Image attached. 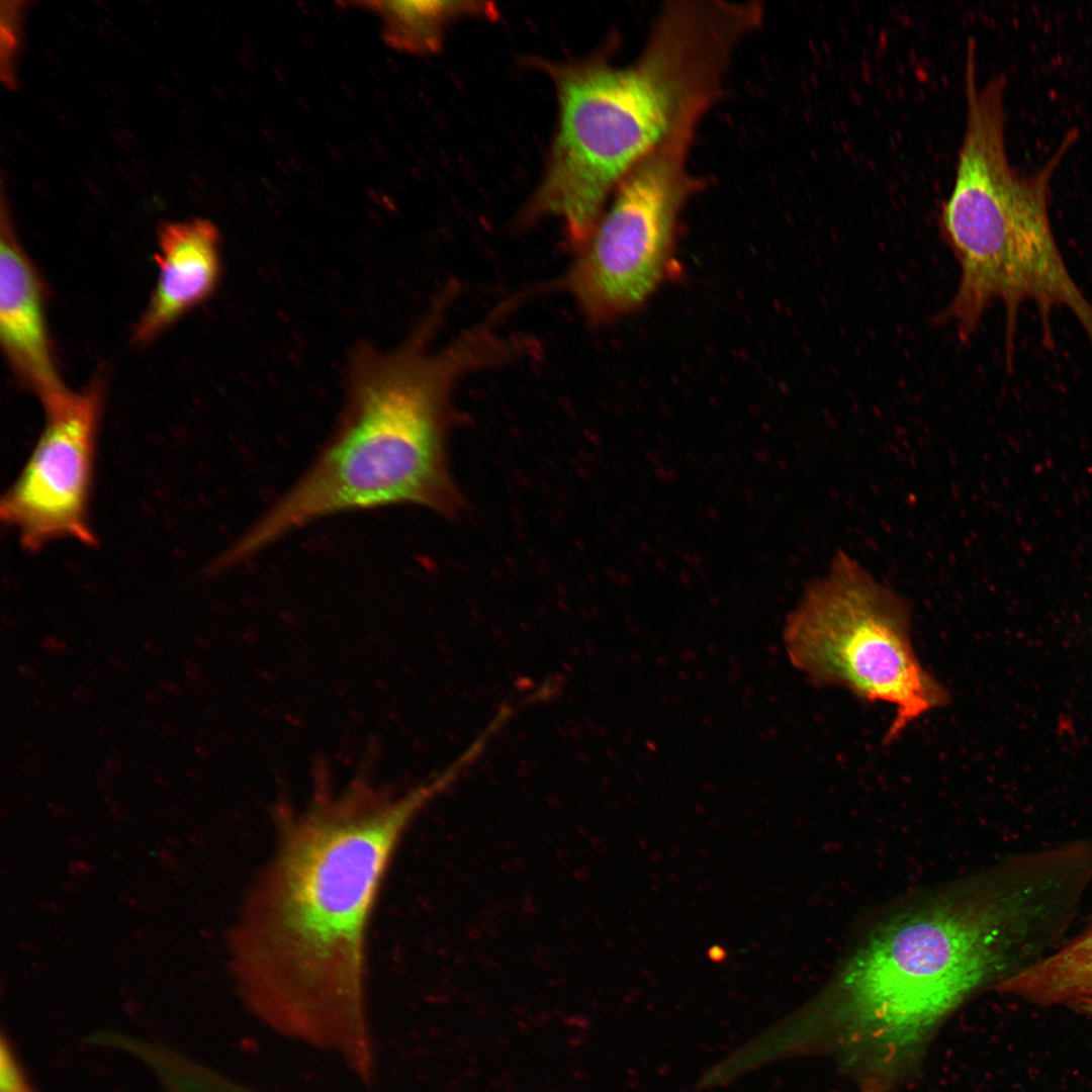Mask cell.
<instances>
[{"label":"cell","mask_w":1092,"mask_h":1092,"mask_svg":"<svg viewBox=\"0 0 1092 1092\" xmlns=\"http://www.w3.org/2000/svg\"><path fill=\"white\" fill-rule=\"evenodd\" d=\"M110 753H111V757H113V758H115V759H117L119 761L124 760L126 758V753L122 749H120L118 747H112Z\"/></svg>","instance_id":"28"},{"label":"cell","mask_w":1092,"mask_h":1092,"mask_svg":"<svg viewBox=\"0 0 1092 1092\" xmlns=\"http://www.w3.org/2000/svg\"><path fill=\"white\" fill-rule=\"evenodd\" d=\"M1085 899L1056 847L1004 858L876 925L833 981V1019L876 1061L911 1055L959 1004L1059 947Z\"/></svg>","instance_id":"2"},{"label":"cell","mask_w":1092,"mask_h":1092,"mask_svg":"<svg viewBox=\"0 0 1092 1092\" xmlns=\"http://www.w3.org/2000/svg\"><path fill=\"white\" fill-rule=\"evenodd\" d=\"M33 702L37 707H39L42 710L55 711L54 705L49 700H47L46 698H42V697H39V696L33 697Z\"/></svg>","instance_id":"24"},{"label":"cell","mask_w":1092,"mask_h":1092,"mask_svg":"<svg viewBox=\"0 0 1092 1092\" xmlns=\"http://www.w3.org/2000/svg\"><path fill=\"white\" fill-rule=\"evenodd\" d=\"M149 769L156 777H159V776L162 775V771H161L160 767L155 765V764L150 765Z\"/></svg>","instance_id":"36"},{"label":"cell","mask_w":1092,"mask_h":1092,"mask_svg":"<svg viewBox=\"0 0 1092 1092\" xmlns=\"http://www.w3.org/2000/svg\"><path fill=\"white\" fill-rule=\"evenodd\" d=\"M144 647L152 655H158L161 653L160 646L154 640L146 639L144 642Z\"/></svg>","instance_id":"25"},{"label":"cell","mask_w":1092,"mask_h":1092,"mask_svg":"<svg viewBox=\"0 0 1092 1092\" xmlns=\"http://www.w3.org/2000/svg\"><path fill=\"white\" fill-rule=\"evenodd\" d=\"M185 674H186V675H187V676H188L189 678H191V679H193V680H197V679H198V671H197V668H185Z\"/></svg>","instance_id":"30"},{"label":"cell","mask_w":1092,"mask_h":1092,"mask_svg":"<svg viewBox=\"0 0 1092 1092\" xmlns=\"http://www.w3.org/2000/svg\"><path fill=\"white\" fill-rule=\"evenodd\" d=\"M39 645L48 652L53 654H59L67 651L68 645L65 641L53 636H46L39 639Z\"/></svg>","instance_id":"14"},{"label":"cell","mask_w":1092,"mask_h":1092,"mask_svg":"<svg viewBox=\"0 0 1092 1092\" xmlns=\"http://www.w3.org/2000/svg\"><path fill=\"white\" fill-rule=\"evenodd\" d=\"M700 122H680L627 173L570 265L551 283L590 324L637 310L671 274L680 214L707 185L689 169Z\"/></svg>","instance_id":"6"},{"label":"cell","mask_w":1092,"mask_h":1092,"mask_svg":"<svg viewBox=\"0 0 1092 1092\" xmlns=\"http://www.w3.org/2000/svg\"><path fill=\"white\" fill-rule=\"evenodd\" d=\"M444 314L435 304L401 347L357 353L338 426L305 472L224 552L231 565L337 514L398 505L450 518L461 512L446 452L453 392L469 373L516 360L519 348L487 313L433 349Z\"/></svg>","instance_id":"3"},{"label":"cell","mask_w":1092,"mask_h":1092,"mask_svg":"<svg viewBox=\"0 0 1092 1092\" xmlns=\"http://www.w3.org/2000/svg\"><path fill=\"white\" fill-rule=\"evenodd\" d=\"M158 277L133 339L146 343L206 300L220 276L219 234L207 219L167 222L158 234Z\"/></svg>","instance_id":"9"},{"label":"cell","mask_w":1092,"mask_h":1092,"mask_svg":"<svg viewBox=\"0 0 1092 1092\" xmlns=\"http://www.w3.org/2000/svg\"><path fill=\"white\" fill-rule=\"evenodd\" d=\"M560 117L542 185L526 219L558 218L574 249L589 237L627 173L687 117L719 96L702 40L670 20L652 23L639 56L554 67Z\"/></svg>","instance_id":"4"},{"label":"cell","mask_w":1092,"mask_h":1092,"mask_svg":"<svg viewBox=\"0 0 1092 1092\" xmlns=\"http://www.w3.org/2000/svg\"><path fill=\"white\" fill-rule=\"evenodd\" d=\"M140 724L143 727L156 728L158 726V722H157L155 716L153 714H150V713H145L142 716V718L140 720Z\"/></svg>","instance_id":"21"},{"label":"cell","mask_w":1092,"mask_h":1092,"mask_svg":"<svg viewBox=\"0 0 1092 1092\" xmlns=\"http://www.w3.org/2000/svg\"><path fill=\"white\" fill-rule=\"evenodd\" d=\"M1072 1006L1074 1008H1077L1078 1010L1083 1011L1086 1014L1092 1016V997H1088V998H1085L1083 1000H1080V1001L1076 1002L1075 1004H1073Z\"/></svg>","instance_id":"18"},{"label":"cell","mask_w":1092,"mask_h":1092,"mask_svg":"<svg viewBox=\"0 0 1092 1092\" xmlns=\"http://www.w3.org/2000/svg\"><path fill=\"white\" fill-rule=\"evenodd\" d=\"M108 661L116 669L124 670L128 667L127 662L118 655L109 656Z\"/></svg>","instance_id":"20"},{"label":"cell","mask_w":1092,"mask_h":1092,"mask_svg":"<svg viewBox=\"0 0 1092 1092\" xmlns=\"http://www.w3.org/2000/svg\"><path fill=\"white\" fill-rule=\"evenodd\" d=\"M183 662H184L185 668H197L196 661L191 659V658H186V659H184Z\"/></svg>","instance_id":"33"},{"label":"cell","mask_w":1092,"mask_h":1092,"mask_svg":"<svg viewBox=\"0 0 1092 1092\" xmlns=\"http://www.w3.org/2000/svg\"><path fill=\"white\" fill-rule=\"evenodd\" d=\"M104 767L110 774H118L122 769V764L121 761L113 757H109L105 760Z\"/></svg>","instance_id":"17"},{"label":"cell","mask_w":1092,"mask_h":1092,"mask_svg":"<svg viewBox=\"0 0 1092 1092\" xmlns=\"http://www.w3.org/2000/svg\"><path fill=\"white\" fill-rule=\"evenodd\" d=\"M91 725H92V727H93V728H94V729H95V730H96V731H97L98 733H100V734H101V735H103L104 737H110V736H111V731H110V730H109V728H108V727H107V726H106V725H105L104 723H102L101 721H99V720H93V721L91 722Z\"/></svg>","instance_id":"22"},{"label":"cell","mask_w":1092,"mask_h":1092,"mask_svg":"<svg viewBox=\"0 0 1092 1092\" xmlns=\"http://www.w3.org/2000/svg\"><path fill=\"white\" fill-rule=\"evenodd\" d=\"M158 686L162 690L168 692L169 694H171L173 696L180 697V696H183V694H184V688L182 686H180L179 684L172 681L171 679L160 678V679H158Z\"/></svg>","instance_id":"15"},{"label":"cell","mask_w":1092,"mask_h":1092,"mask_svg":"<svg viewBox=\"0 0 1092 1092\" xmlns=\"http://www.w3.org/2000/svg\"><path fill=\"white\" fill-rule=\"evenodd\" d=\"M162 728L167 734H170V735L174 734V733H176L178 731L177 724L174 721H171V720L165 721L162 724Z\"/></svg>","instance_id":"26"},{"label":"cell","mask_w":1092,"mask_h":1092,"mask_svg":"<svg viewBox=\"0 0 1092 1092\" xmlns=\"http://www.w3.org/2000/svg\"><path fill=\"white\" fill-rule=\"evenodd\" d=\"M911 609L843 551L811 580L783 630L791 663L816 687H839L868 702L892 704L885 742L943 707L948 693L920 663Z\"/></svg>","instance_id":"5"},{"label":"cell","mask_w":1092,"mask_h":1092,"mask_svg":"<svg viewBox=\"0 0 1092 1092\" xmlns=\"http://www.w3.org/2000/svg\"><path fill=\"white\" fill-rule=\"evenodd\" d=\"M145 698L152 704H159L163 700L162 694L157 690H149L145 694Z\"/></svg>","instance_id":"23"},{"label":"cell","mask_w":1092,"mask_h":1092,"mask_svg":"<svg viewBox=\"0 0 1092 1092\" xmlns=\"http://www.w3.org/2000/svg\"><path fill=\"white\" fill-rule=\"evenodd\" d=\"M439 770L394 793L357 776L275 813V848L230 938L240 997L278 1034L328 1052L365 1086L376 1077L366 981L375 904L400 839L452 785Z\"/></svg>","instance_id":"1"},{"label":"cell","mask_w":1092,"mask_h":1092,"mask_svg":"<svg viewBox=\"0 0 1092 1092\" xmlns=\"http://www.w3.org/2000/svg\"><path fill=\"white\" fill-rule=\"evenodd\" d=\"M39 687L47 693L53 694L57 692V687L52 681L46 679L39 681Z\"/></svg>","instance_id":"27"},{"label":"cell","mask_w":1092,"mask_h":1092,"mask_svg":"<svg viewBox=\"0 0 1092 1092\" xmlns=\"http://www.w3.org/2000/svg\"><path fill=\"white\" fill-rule=\"evenodd\" d=\"M87 645H88V646H89V647H90V648H91L92 650H95V651H99V650L101 649V644H100V643H99V642H98L97 640H94V639H89V640L87 641Z\"/></svg>","instance_id":"32"},{"label":"cell","mask_w":1092,"mask_h":1092,"mask_svg":"<svg viewBox=\"0 0 1092 1092\" xmlns=\"http://www.w3.org/2000/svg\"><path fill=\"white\" fill-rule=\"evenodd\" d=\"M72 696L78 702H86L92 696V691L90 688L80 685L73 690Z\"/></svg>","instance_id":"16"},{"label":"cell","mask_w":1092,"mask_h":1092,"mask_svg":"<svg viewBox=\"0 0 1092 1092\" xmlns=\"http://www.w3.org/2000/svg\"><path fill=\"white\" fill-rule=\"evenodd\" d=\"M862 1092H882V1090L878 1084L870 1083Z\"/></svg>","instance_id":"31"},{"label":"cell","mask_w":1092,"mask_h":1092,"mask_svg":"<svg viewBox=\"0 0 1092 1092\" xmlns=\"http://www.w3.org/2000/svg\"><path fill=\"white\" fill-rule=\"evenodd\" d=\"M114 651L116 655L120 657L126 656L127 654V650L123 646H114Z\"/></svg>","instance_id":"34"},{"label":"cell","mask_w":1092,"mask_h":1092,"mask_svg":"<svg viewBox=\"0 0 1092 1092\" xmlns=\"http://www.w3.org/2000/svg\"><path fill=\"white\" fill-rule=\"evenodd\" d=\"M998 989L1041 1006H1072L1092 997V917L1078 934Z\"/></svg>","instance_id":"10"},{"label":"cell","mask_w":1092,"mask_h":1092,"mask_svg":"<svg viewBox=\"0 0 1092 1092\" xmlns=\"http://www.w3.org/2000/svg\"><path fill=\"white\" fill-rule=\"evenodd\" d=\"M0 228V335L16 375L39 400L67 388L56 368L40 278L14 234L2 201Z\"/></svg>","instance_id":"8"},{"label":"cell","mask_w":1092,"mask_h":1092,"mask_svg":"<svg viewBox=\"0 0 1092 1092\" xmlns=\"http://www.w3.org/2000/svg\"><path fill=\"white\" fill-rule=\"evenodd\" d=\"M196 1092H264L252 1086L237 1083L216 1074L202 1073L196 1085Z\"/></svg>","instance_id":"13"},{"label":"cell","mask_w":1092,"mask_h":1092,"mask_svg":"<svg viewBox=\"0 0 1092 1092\" xmlns=\"http://www.w3.org/2000/svg\"><path fill=\"white\" fill-rule=\"evenodd\" d=\"M382 23L385 41L397 50L425 53L439 47L446 23L455 16L484 8L471 3L439 1H365Z\"/></svg>","instance_id":"11"},{"label":"cell","mask_w":1092,"mask_h":1092,"mask_svg":"<svg viewBox=\"0 0 1092 1092\" xmlns=\"http://www.w3.org/2000/svg\"><path fill=\"white\" fill-rule=\"evenodd\" d=\"M0 1074V1092H34L4 1038L1 1041Z\"/></svg>","instance_id":"12"},{"label":"cell","mask_w":1092,"mask_h":1092,"mask_svg":"<svg viewBox=\"0 0 1092 1092\" xmlns=\"http://www.w3.org/2000/svg\"><path fill=\"white\" fill-rule=\"evenodd\" d=\"M44 424L21 472L1 502V517L27 550L60 539L96 544L89 520L103 404L98 382L40 401Z\"/></svg>","instance_id":"7"},{"label":"cell","mask_w":1092,"mask_h":1092,"mask_svg":"<svg viewBox=\"0 0 1092 1092\" xmlns=\"http://www.w3.org/2000/svg\"><path fill=\"white\" fill-rule=\"evenodd\" d=\"M18 671L26 678L34 679L38 676L37 671L28 664L18 665Z\"/></svg>","instance_id":"19"},{"label":"cell","mask_w":1092,"mask_h":1092,"mask_svg":"<svg viewBox=\"0 0 1092 1092\" xmlns=\"http://www.w3.org/2000/svg\"><path fill=\"white\" fill-rule=\"evenodd\" d=\"M156 781H157V782H158V783H159V784H160L161 786H169V785H170V781H169V780H168V779H167V778H166L165 776H163V775H161V776H159V777H156Z\"/></svg>","instance_id":"35"},{"label":"cell","mask_w":1092,"mask_h":1092,"mask_svg":"<svg viewBox=\"0 0 1092 1092\" xmlns=\"http://www.w3.org/2000/svg\"><path fill=\"white\" fill-rule=\"evenodd\" d=\"M23 746L26 751L31 753H37L40 750V746L34 741H25Z\"/></svg>","instance_id":"29"}]
</instances>
